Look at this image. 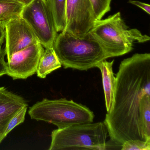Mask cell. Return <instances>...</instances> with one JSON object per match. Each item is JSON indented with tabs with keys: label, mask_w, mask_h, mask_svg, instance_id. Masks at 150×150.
Returning <instances> with one entry per match:
<instances>
[{
	"label": "cell",
	"mask_w": 150,
	"mask_h": 150,
	"mask_svg": "<svg viewBox=\"0 0 150 150\" xmlns=\"http://www.w3.org/2000/svg\"><path fill=\"white\" fill-rule=\"evenodd\" d=\"M27 102L22 96L0 87V144L6 137V132L9 122L13 117Z\"/></svg>",
	"instance_id": "30bf717a"
},
{
	"label": "cell",
	"mask_w": 150,
	"mask_h": 150,
	"mask_svg": "<svg viewBox=\"0 0 150 150\" xmlns=\"http://www.w3.org/2000/svg\"><path fill=\"white\" fill-rule=\"evenodd\" d=\"M97 20L102 18L110 10L111 0H90Z\"/></svg>",
	"instance_id": "2e32d148"
},
{
	"label": "cell",
	"mask_w": 150,
	"mask_h": 150,
	"mask_svg": "<svg viewBox=\"0 0 150 150\" xmlns=\"http://www.w3.org/2000/svg\"><path fill=\"white\" fill-rule=\"evenodd\" d=\"M90 31L108 43L132 50L135 42L144 43L150 39L137 29H129L120 12L104 20H96Z\"/></svg>",
	"instance_id": "5b68a950"
},
{
	"label": "cell",
	"mask_w": 150,
	"mask_h": 150,
	"mask_svg": "<svg viewBox=\"0 0 150 150\" xmlns=\"http://www.w3.org/2000/svg\"><path fill=\"white\" fill-rule=\"evenodd\" d=\"M140 119L142 131L146 140L150 141V95L144 96L140 101Z\"/></svg>",
	"instance_id": "9a60e30c"
},
{
	"label": "cell",
	"mask_w": 150,
	"mask_h": 150,
	"mask_svg": "<svg viewBox=\"0 0 150 150\" xmlns=\"http://www.w3.org/2000/svg\"><path fill=\"white\" fill-rule=\"evenodd\" d=\"M122 150H150V141L129 140L122 145Z\"/></svg>",
	"instance_id": "ac0fdd59"
},
{
	"label": "cell",
	"mask_w": 150,
	"mask_h": 150,
	"mask_svg": "<svg viewBox=\"0 0 150 150\" xmlns=\"http://www.w3.org/2000/svg\"><path fill=\"white\" fill-rule=\"evenodd\" d=\"M108 134L103 122L58 129L52 132L49 150H106Z\"/></svg>",
	"instance_id": "277c9868"
},
{
	"label": "cell",
	"mask_w": 150,
	"mask_h": 150,
	"mask_svg": "<svg viewBox=\"0 0 150 150\" xmlns=\"http://www.w3.org/2000/svg\"><path fill=\"white\" fill-rule=\"evenodd\" d=\"M13 1H16V2H19V3H21V4L25 6L31 3L33 0H13Z\"/></svg>",
	"instance_id": "44dd1931"
},
{
	"label": "cell",
	"mask_w": 150,
	"mask_h": 150,
	"mask_svg": "<svg viewBox=\"0 0 150 150\" xmlns=\"http://www.w3.org/2000/svg\"><path fill=\"white\" fill-rule=\"evenodd\" d=\"M114 62V60L111 62L103 60L96 67L101 72L107 113L112 110L114 105L116 82V78L113 71Z\"/></svg>",
	"instance_id": "8fae6325"
},
{
	"label": "cell",
	"mask_w": 150,
	"mask_h": 150,
	"mask_svg": "<svg viewBox=\"0 0 150 150\" xmlns=\"http://www.w3.org/2000/svg\"><path fill=\"white\" fill-rule=\"evenodd\" d=\"M53 48L64 68L87 71L109 58L122 56L132 50L110 44L89 31L80 37L63 31Z\"/></svg>",
	"instance_id": "7a4b0ae2"
},
{
	"label": "cell",
	"mask_w": 150,
	"mask_h": 150,
	"mask_svg": "<svg viewBox=\"0 0 150 150\" xmlns=\"http://www.w3.org/2000/svg\"><path fill=\"white\" fill-rule=\"evenodd\" d=\"M114 105L104 123L110 140L121 146L128 140H146L142 131L140 101L150 95V54L136 53L121 62L116 74Z\"/></svg>",
	"instance_id": "6da1fadb"
},
{
	"label": "cell",
	"mask_w": 150,
	"mask_h": 150,
	"mask_svg": "<svg viewBox=\"0 0 150 150\" xmlns=\"http://www.w3.org/2000/svg\"><path fill=\"white\" fill-rule=\"evenodd\" d=\"M5 27V49L8 60L14 53L38 42L30 26L21 16L10 20Z\"/></svg>",
	"instance_id": "9c48e42d"
},
{
	"label": "cell",
	"mask_w": 150,
	"mask_h": 150,
	"mask_svg": "<svg viewBox=\"0 0 150 150\" xmlns=\"http://www.w3.org/2000/svg\"><path fill=\"white\" fill-rule=\"evenodd\" d=\"M6 55L5 49L0 46V77L7 74V65L5 59Z\"/></svg>",
	"instance_id": "d6986e66"
},
{
	"label": "cell",
	"mask_w": 150,
	"mask_h": 150,
	"mask_svg": "<svg viewBox=\"0 0 150 150\" xmlns=\"http://www.w3.org/2000/svg\"><path fill=\"white\" fill-rule=\"evenodd\" d=\"M61 66L62 64L53 47L45 48L38 64L36 72L38 76L45 79L48 74Z\"/></svg>",
	"instance_id": "7c38bea8"
},
{
	"label": "cell",
	"mask_w": 150,
	"mask_h": 150,
	"mask_svg": "<svg viewBox=\"0 0 150 150\" xmlns=\"http://www.w3.org/2000/svg\"><path fill=\"white\" fill-rule=\"evenodd\" d=\"M39 42L14 53L7 62V74L13 79H26L37 72L40 58L44 51Z\"/></svg>",
	"instance_id": "ba28073f"
},
{
	"label": "cell",
	"mask_w": 150,
	"mask_h": 150,
	"mask_svg": "<svg viewBox=\"0 0 150 150\" xmlns=\"http://www.w3.org/2000/svg\"><path fill=\"white\" fill-rule=\"evenodd\" d=\"M28 114L31 119L53 124L58 129L92 123L94 118L87 107L65 98H45L30 107Z\"/></svg>",
	"instance_id": "3957f363"
},
{
	"label": "cell",
	"mask_w": 150,
	"mask_h": 150,
	"mask_svg": "<svg viewBox=\"0 0 150 150\" xmlns=\"http://www.w3.org/2000/svg\"><path fill=\"white\" fill-rule=\"evenodd\" d=\"M28 105H27L22 108L10 120L6 130V136H7L8 134L16 126L23 122L25 120V116L28 109Z\"/></svg>",
	"instance_id": "e0dca14e"
},
{
	"label": "cell",
	"mask_w": 150,
	"mask_h": 150,
	"mask_svg": "<svg viewBox=\"0 0 150 150\" xmlns=\"http://www.w3.org/2000/svg\"><path fill=\"white\" fill-rule=\"evenodd\" d=\"M97 20L90 0H67L64 31L80 37L91 30Z\"/></svg>",
	"instance_id": "52a82bcc"
},
{
	"label": "cell",
	"mask_w": 150,
	"mask_h": 150,
	"mask_svg": "<svg viewBox=\"0 0 150 150\" xmlns=\"http://www.w3.org/2000/svg\"><path fill=\"white\" fill-rule=\"evenodd\" d=\"M129 3L140 8L144 10L145 12H146L148 15L150 14V6L149 4L143 3L138 1H132V0H129Z\"/></svg>",
	"instance_id": "ffe728a7"
},
{
	"label": "cell",
	"mask_w": 150,
	"mask_h": 150,
	"mask_svg": "<svg viewBox=\"0 0 150 150\" xmlns=\"http://www.w3.org/2000/svg\"><path fill=\"white\" fill-rule=\"evenodd\" d=\"M24 5L13 0H0V26L21 16Z\"/></svg>",
	"instance_id": "5bb4252c"
},
{
	"label": "cell",
	"mask_w": 150,
	"mask_h": 150,
	"mask_svg": "<svg viewBox=\"0 0 150 150\" xmlns=\"http://www.w3.org/2000/svg\"><path fill=\"white\" fill-rule=\"evenodd\" d=\"M21 16L30 26L44 48L53 47L57 31L46 0H33L24 6Z\"/></svg>",
	"instance_id": "8992f818"
},
{
	"label": "cell",
	"mask_w": 150,
	"mask_h": 150,
	"mask_svg": "<svg viewBox=\"0 0 150 150\" xmlns=\"http://www.w3.org/2000/svg\"><path fill=\"white\" fill-rule=\"evenodd\" d=\"M53 17L57 32H62L66 26L67 0H46Z\"/></svg>",
	"instance_id": "4fadbf2b"
}]
</instances>
